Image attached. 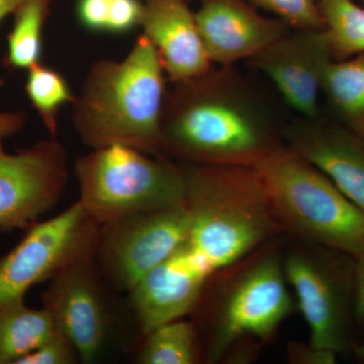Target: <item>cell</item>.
<instances>
[{"label": "cell", "mask_w": 364, "mask_h": 364, "mask_svg": "<svg viewBox=\"0 0 364 364\" xmlns=\"http://www.w3.org/2000/svg\"><path fill=\"white\" fill-rule=\"evenodd\" d=\"M68 178V154L57 138L14 153L0 140V231H28L59 203Z\"/></svg>", "instance_id": "9c48e42d"}, {"label": "cell", "mask_w": 364, "mask_h": 364, "mask_svg": "<svg viewBox=\"0 0 364 364\" xmlns=\"http://www.w3.org/2000/svg\"><path fill=\"white\" fill-rule=\"evenodd\" d=\"M26 0H0V23L9 14H14L18 7Z\"/></svg>", "instance_id": "83f0119b"}, {"label": "cell", "mask_w": 364, "mask_h": 364, "mask_svg": "<svg viewBox=\"0 0 364 364\" xmlns=\"http://www.w3.org/2000/svg\"><path fill=\"white\" fill-rule=\"evenodd\" d=\"M80 358L74 345L59 332L55 333L39 348L25 356L18 364H77Z\"/></svg>", "instance_id": "d4e9b609"}, {"label": "cell", "mask_w": 364, "mask_h": 364, "mask_svg": "<svg viewBox=\"0 0 364 364\" xmlns=\"http://www.w3.org/2000/svg\"><path fill=\"white\" fill-rule=\"evenodd\" d=\"M287 147L320 170L364 213V141L335 122L301 117L284 132Z\"/></svg>", "instance_id": "9a60e30c"}, {"label": "cell", "mask_w": 364, "mask_h": 364, "mask_svg": "<svg viewBox=\"0 0 364 364\" xmlns=\"http://www.w3.org/2000/svg\"><path fill=\"white\" fill-rule=\"evenodd\" d=\"M250 168L280 222L322 247L353 258L364 252V213L291 148L279 146Z\"/></svg>", "instance_id": "277c9868"}, {"label": "cell", "mask_w": 364, "mask_h": 364, "mask_svg": "<svg viewBox=\"0 0 364 364\" xmlns=\"http://www.w3.org/2000/svg\"><path fill=\"white\" fill-rule=\"evenodd\" d=\"M143 0H77L76 16L93 33L121 35L141 26Z\"/></svg>", "instance_id": "603a6c76"}, {"label": "cell", "mask_w": 364, "mask_h": 364, "mask_svg": "<svg viewBox=\"0 0 364 364\" xmlns=\"http://www.w3.org/2000/svg\"><path fill=\"white\" fill-rule=\"evenodd\" d=\"M28 114L21 111L0 112V140L16 135L25 127Z\"/></svg>", "instance_id": "4316f807"}, {"label": "cell", "mask_w": 364, "mask_h": 364, "mask_svg": "<svg viewBox=\"0 0 364 364\" xmlns=\"http://www.w3.org/2000/svg\"><path fill=\"white\" fill-rule=\"evenodd\" d=\"M333 57L325 28L291 30L247 60L277 86L287 105L301 117H320L318 97L326 68Z\"/></svg>", "instance_id": "7c38bea8"}, {"label": "cell", "mask_w": 364, "mask_h": 364, "mask_svg": "<svg viewBox=\"0 0 364 364\" xmlns=\"http://www.w3.org/2000/svg\"><path fill=\"white\" fill-rule=\"evenodd\" d=\"M25 90L50 136L57 138L61 107L72 104L76 97L65 76L39 62L28 69Z\"/></svg>", "instance_id": "44dd1931"}, {"label": "cell", "mask_w": 364, "mask_h": 364, "mask_svg": "<svg viewBox=\"0 0 364 364\" xmlns=\"http://www.w3.org/2000/svg\"><path fill=\"white\" fill-rule=\"evenodd\" d=\"M284 265L264 257L235 282L223 301L208 349V363L226 355L244 337L267 339L294 310Z\"/></svg>", "instance_id": "30bf717a"}, {"label": "cell", "mask_w": 364, "mask_h": 364, "mask_svg": "<svg viewBox=\"0 0 364 364\" xmlns=\"http://www.w3.org/2000/svg\"><path fill=\"white\" fill-rule=\"evenodd\" d=\"M186 1L189 2V1H191V0H186ZM198 1L203 2V0H198Z\"/></svg>", "instance_id": "f546056e"}, {"label": "cell", "mask_w": 364, "mask_h": 364, "mask_svg": "<svg viewBox=\"0 0 364 364\" xmlns=\"http://www.w3.org/2000/svg\"><path fill=\"white\" fill-rule=\"evenodd\" d=\"M191 227L186 203L107 223L100 227L95 262L105 279L127 294L188 240Z\"/></svg>", "instance_id": "ba28073f"}, {"label": "cell", "mask_w": 364, "mask_h": 364, "mask_svg": "<svg viewBox=\"0 0 364 364\" xmlns=\"http://www.w3.org/2000/svg\"><path fill=\"white\" fill-rule=\"evenodd\" d=\"M117 293L90 257L60 272L42 294L43 308L57 332L74 345L81 363H102L123 350L132 343L129 330H139L128 301L122 303Z\"/></svg>", "instance_id": "8992f818"}, {"label": "cell", "mask_w": 364, "mask_h": 364, "mask_svg": "<svg viewBox=\"0 0 364 364\" xmlns=\"http://www.w3.org/2000/svg\"><path fill=\"white\" fill-rule=\"evenodd\" d=\"M322 93L337 123L364 136V53L333 60L326 68Z\"/></svg>", "instance_id": "ac0fdd59"}, {"label": "cell", "mask_w": 364, "mask_h": 364, "mask_svg": "<svg viewBox=\"0 0 364 364\" xmlns=\"http://www.w3.org/2000/svg\"><path fill=\"white\" fill-rule=\"evenodd\" d=\"M154 44L140 36L122 61L91 65L72 102V124L91 149L123 145L159 156L166 79Z\"/></svg>", "instance_id": "7a4b0ae2"}, {"label": "cell", "mask_w": 364, "mask_h": 364, "mask_svg": "<svg viewBox=\"0 0 364 364\" xmlns=\"http://www.w3.org/2000/svg\"><path fill=\"white\" fill-rule=\"evenodd\" d=\"M196 21L208 58L219 66L252 58L291 31L245 0H203Z\"/></svg>", "instance_id": "5bb4252c"}, {"label": "cell", "mask_w": 364, "mask_h": 364, "mask_svg": "<svg viewBox=\"0 0 364 364\" xmlns=\"http://www.w3.org/2000/svg\"><path fill=\"white\" fill-rule=\"evenodd\" d=\"M191 227L186 245L208 272L233 264L277 230L264 184L250 167L183 164Z\"/></svg>", "instance_id": "3957f363"}, {"label": "cell", "mask_w": 364, "mask_h": 364, "mask_svg": "<svg viewBox=\"0 0 364 364\" xmlns=\"http://www.w3.org/2000/svg\"><path fill=\"white\" fill-rule=\"evenodd\" d=\"M254 7L274 14L291 30H321L324 20L318 0H247Z\"/></svg>", "instance_id": "cb8c5ba5"}, {"label": "cell", "mask_w": 364, "mask_h": 364, "mask_svg": "<svg viewBox=\"0 0 364 364\" xmlns=\"http://www.w3.org/2000/svg\"><path fill=\"white\" fill-rule=\"evenodd\" d=\"M210 273L186 241L126 294L143 337L159 326L183 318L195 309Z\"/></svg>", "instance_id": "4fadbf2b"}, {"label": "cell", "mask_w": 364, "mask_h": 364, "mask_svg": "<svg viewBox=\"0 0 364 364\" xmlns=\"http://www.w3.org/2000/svg\"><path fill=\"white\" fill-rule=\"evenodd\" d=\"M51 4L52 0H26L14 11V28L7 36V66L28 70L41 62Z\"/></svg>", "instance_id": "d6986e66"}, {"label": "cell", "mask_w": 364, "mask_h": 364, "mask_svg": "<svg viewBox=\"0 0 364 364\" xmlns=\"http://www.w3.org/2000/svg\"><path fill=\"white\" fill-rule=\"evenodd\" d=\"M144 35L156 48L170 82L198 77L214 67L186 0H143Z\"/></svg>", "instance_id": "2e32d148"}, {"label": "cell", "mask_w": 364, "mask_h": 364, "mask_svg": "<svg viewBox=\"0 0 364 364\" xmlns=\"http://www.w3.org/2000/svg\"><path fill=\"white\" fill-rule=\"evenodd\" d=\"M139 364H195L200 360L198 333L183 318L159 326L144 336L136 355Z\"/></svg>", "instance_id": "ffe728a7"}, {"label": "cell", "mask_w": 364, "mask_h": 364, "mask_svg": "<svg viewBox=\"0 0 364 364\" xmlns=\"http://www.w3.org/2000/svg\"><path fill=\"white\" fill-rule=\"evenodd\" d=\"M100 227L78 200L56 217L36 223L0 259V306L26 298L31 287L95 257Z\"/></svg>", "instance_id": "52a82bcc"}, {"label": "cell", "mask_w": 364, "mask_h": 364, "mask_svg": "<svg viewBox=\"0 0 364 364\" xmlns=\"http://www.w3.org/2000/svg\"><path fill=\"white\" fill-rule=\"evenodd\" d=\"M284 274L294 287L309 328L310 345L338 354L348 348V296L353 291V265L303 253L289 256Z\"/></svg>", "instance_id": "8fae6325"}, {"label": "cell", "mask_w": 364, "mask_h": 364, "mask_svg": "<svg viewBox=\"0 0 364 364\" xmlns=\"http://www.w3.org/2000/svg\"><path fill=\"white\" fill-rule=\"evenodd\" d=\"M334 60L364 53V7L353 0H318Z\"/></svg>", "instance_id": "7402d4cb"}, {"label": "cell", "mask_w": 364, "mask_h": 364, "mask_svg": "<svg viewBox=\"0 0 364 364\" xmlns=\"http://www.w3.org/2000/svg\"><path fill=\"white\" fill-rule=\"evenodd\" d=\"M161 153L186 164L252 166L282 145L272 109L234 66L167 88Z\"/></svg>", "instance_id": "6da1fadb"}, {"label": "cell", "mask_w": 364, "mask_h": 364, "mask_svg": "<svg viewBox=\"0 0 364 364\" xmlns=\"http://www.w3.org/2000/svg\"><path fill=\"white\" fill-rule=\"evenodd\" d=\"M74 174L78 202L100 225L186 202L183 165L165 155L112 145L78 157Z\"/></svg>", "instance_id": "5b68a950"}, {"label": "cell", "mask_w": 364, "mask_h": 364, "mask_svg": "<svg viewBox=\"0 0 364 364\" xmlns=\"http://www.w3.org/2000/svg\"><path fill=\"white\" fill-rule=\"evenodd\" d=\"M363 4H364V0H363Z\"/></svg>", "instance_id": "1f68e13d"}, {"label": "cell", "mask_w": 364, "mask_h": 364, "mask_svg": "<svg viewBox=\"0 0 364 364\" xmlns=\"http://www.w3.org/2000/svg\"><path fill=\"white\" fill-rule=\"evenodd\" d=\"M353 351L359 360L364 361V343L353 345Z\"/></svg>", "instance_id": "f1b7e54d"}, {"label": "cell", "mask_w": 364, "mask_h": 364, "mask_svg": "<svg viewBox=\"0 0 364 364\" xmlns=\"http://www.w3.org/2000/svg\"><path fill=\"white\" fill-rule=\"evenodd\" d=\"M57 332L45 308L26 305L25 298L0 306V364H18Z\"/></svg>", "instance_id": "e0dca14e"}, {"label": "cell", "mask_w": 364, "mask_h": 364, "mask_svg": "<svg viewBox=\"0 0 364 364\" xmlns=\"http://www.w3.org/2000/svg\"><path fill=\"white\" fill-rule=\"evenodd\" d=\"M361 139H363V140L364 141V136H363V138H361Z\"/></svg>", "instance_id": "4dcf8cb0"}, {"label": "cell", "mask_w": 364, "mask_h": 364, "mask_svg": "<svg viewBox=\"0 0 364 364\" xmlns=\"http://www.w3.org/2000/svg\"><path fill=\"white\" fill-rule=\"evenodd\" d=\"M353 294L356 317L364 327V252L354 257Z\"/></svg>", "instance_id": "484cf974"}]
</instances>
